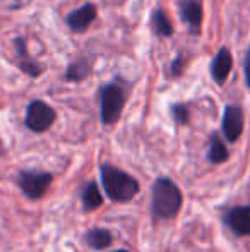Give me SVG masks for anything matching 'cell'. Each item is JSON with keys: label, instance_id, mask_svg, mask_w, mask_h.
<instances>
[{"label": "cell", "instance_id": "obj_1", "mask_svg": "<svg viewBox=\"0 0 250 252\" xmlns=\"http://www.w3.org/2000/svg\"><path fill=\"white\" fill-rule=\"evenodd\" d=\"M184 194L168 177H158L151 187V215L154 220H171L180 213Z\"/></svg>", "mask_w": 250, "mask_h": 252}, {"label": "cell", "instance_id": "obj_2", "mask_svg": "<svg viewBox=\"0 0 250 252\" xmlns=\"http://www.w3.org/2000/svg\"><path fill=\"white\" fill-rule=\"evenodd\" d=\"M101 186L107 196L115 202H129L139 194L140 184L136 177L120 170L111 163H103L100 166Z\"/></svg>", "mask_w": 250, "mask_h": 252}, {"label": "cell", "instance_id": "obj_3", "mask_svg": "<svg viewBox=\"0 0 250 252\" xmlns=\"http://www.w3.org/2000/svg\"><path fill=\"white\" fill-rule=\"evenodd\" d=\"M100 98V119L103 126H113L118 122L127 103V88L120 79L108 81L98 90Z\"/></svg>", "mask_w": 250, "mask_h": 252}, {"label": "cell", "instance_id": "obj_4", "mask_svg": "<svg viewBox=\"0 0 250 252\" xmlns=\"http://www.w3.org/2000/svg\"><path fill=\"white\" fill-rule=\"evenodd\" d=\"M54 182V175L43 170H21L17 175V186L21 192L31 201H38L47 194Z\"/></svg>", "mask_w": 250, "mask_h": 252}, {"label": "cell", "instance_id": "obj_5", "mask_svg": "<svg viewBox=\"0 0 250 252\" xmlns=\"http://www.w3.org/2000/svg\"><path fill=\"white\" fill-rule=\"evenodd\" d=\"M57 120V112L43 100H33L26 108L24 126L34 134L47 132Z\"/></svg>", "mask_w": 250, "mask_h": 252}, {"label": "cell", "instance_id": "obj_6", "mask_svg": "<svg viewBox=\"0 0 250 252\" xmlns=\"http://www.w3.org/2000/svg\"><path fill=\"white\" fill-rule=\"evenodd\" d=\"M221 220L237 237H250V204L226 209L221 215Z\"/></svg>", "mask_w": 250, "mask_h": 252}, {"label": "cell", "instance_id": "obj_7", "mask_svg": "<svg viewBox=\"0 0 250 252\" xmlns=\"http://www.w3.org/2000/svg\"><path fill=\"white\" fill-rule=\"evenodd\" d=\"M223 136L228 143H235L240 139L242 132H244V110L238 105H228L223 112Z\"/></svg>", "mask_w": 250, "mask_h": 252}, {"label": "cell", "instance_id": "obj_8", "mask_svg": "<svg viewBox=\"0 0 250 252\" xmlns=\"http://www.w3.org/2000/svg\"><path fill=\"white\" fill-rule=\"evenodd\" d=\"M178 12L180 19L189 26L190 33L199 34L204 17L202 0H178Z\"/></svg>", "mask_w": 250, "mask_h": 252}, {"label": "cell", "instance_id": "obj_9", "mask_svg": "<svg viewBox=\"0 0 250 252\" xmlns=\"http://www.w3.org/2000/svg\"><path fill=\"white\" fill-rule=\"evenodd\" d=\"M98 17V7L94 3H84L83 7L72 10L67 16V26L74 31V33H84L91 24L96 21Z\"/></svg>", "mask_w": 250, "mask_h": 252}, {"label": "cell", "instance_id": "obj_10", "mask_svg": "<svg viewBox=\"0 0 250 252\" xmlns=\"http://www.w3.org/2000/svg\"><path fill=\"white\" fill-rule=\"evenodd\" d=\"M231 69H233V57L228 48L221 47L216 52L213 62H211V77L214 79V83L223 86L226 83V79L230 77Z\"/></svg>", "mask_w": 250, "mask_h": 252}, {"label": "cell", "instance_id": "obj_11", "mask_svg": "<svg viewBox=\"0 0 250 252\" xmlns=\"http://www.w3.org/2000/svg\"><path fill=\"white\" fill-rule=\"evenodd\" d=\"M14 48H16L17 67H19L24 74H28L29 77H40L41 74H43V65L38 63L36 60L31 59L24 38H21V36L16 38V40H14Z\"/></svg>", "mask_w": 250, "mask_h": 252}, {"label": "cell", "instance_id": "obj_12", "mask_svg": "<svg viewBox=\"0 0 250 252\" xmlns=\"http://www.w3.org/2000/svg\"><path fill=\"white\" fill-rule=\"evenodd\" d=\"M84 242H86L91 249L103 251L111 246V242H113V233L107 228H101V226H94V228H89L84 233Z\"/></svg>", "mask_w": 250, "mask_h": 252}, {"label": "cell", "instance_id": "obj_13", "mask_svg": "<svg viewBox=\"0 0 250 252\" xmlns=\"http://www.w3.org/2000/svg\"><path fill=\"white\" fill-rule=\"evenodd\" d=\"M207 161L213 165H220V163L228 161L230 158V151H228L224 141L221 139L220 132H213L209 136V148H207Z\"/></svg>", "mask_w": 250, "mask_h": 252}, {"label": "cell", "instance_id": "obj_14", "mask_svg": "<svg viewBox=\"0 0 250 252\" xmlns=\"http://www.w3.org/2000/svg\"><path fill=\"white\" fill-rule=\"evenodd\" d=\"M81 201H83V209L86 213L94 211V209H98L103 204V196H101L100 187H98V184L94 180H89V182L83 186Z\"/></svg>", "mask_w": 250, "mask_h": 252}, {"label": "cell", "instance_id": "obj_15", "mask_svg": "<svg viewBox=\"0 0 250 252\" xmlns=\"http://www.w3.org/2000/svg\"><path fill=\"white\" fill-rule=\"evenodd\" d=\"M151 30L158 38H170L173 34V24H171L168 14L163 9H156L151 14Z\"/></svg>", "mask_w": 250, "mask_h": 252}, {"label": "cell", "instance_id": "obj_16", "mask_svg": "<svg viewBox=\"0 0 250 252\" xmlns=\"http://www.w3.org/2000/svg\"><path fill=\"white\" fill-rule=\"evenodd\" d=\"M89 70H91V62L84 59V57H81V59L74 60V62H70L67 65L65 79L70 81V83H81V81H84L89 76Z\"/></svg>", "mask_w": 250, "mask_h": 252}, {"label": "cell", "instance_id": "obj_17", "mask_svg": "<svg viewBox=\"0 0 250 252\" xmlns=\"http://www.w3.org/2000/svg\"><path fill=\"white\" fill-rule=\"evenodd\" d=\"M171 117L178 126H187L190 122V110L185 103H173L170 108Z\"/></svg>", "mask_w": 250, "mask_h": 252}, {"label": "cell", "instance_id": "obj_18", "mask_svg": "<svg viewBox=\"0 0 250 252\" xmlns=\"http://www.w3.org/2000/svg\"><path fill=\"white\" fill-rule=\"evenodd\" d=\"M182 72H184V57L177 55L170 65V74L173 77H178V76H182Z\"/></svg>", "mask_w": 250, "mask_h": 252}, {"label": "cell", "instance_id": "obj_19", "mask_svg": "<svg viewBox=\"0 0 250 252\" xmlns=\"http://www.w3.org/2000/svg\"><path fill=\"white\" fill-rule=\"evenodd\" d=\"M244 74H245V84L247 88H250V47L247 53H245V60H244Z\"/></svg>", "mask_w": 250, "mask_h": 252}, {"label": "cell", "instance_id": "obj_20", "mask_svg": "<svg viewBox=\"0 0 250 252\" xmlns=\"http://www.w3.org/2000/svg\"><path fill=\"white\" fill-rule=\"evenodd\" d=\"M5 153V148H3V143H2V139H0V156Z\"/></svg>", "mask_w": 250, "mask_h": 252}, {"label": "cell", "instance_id": "obj_21", "mask_svg": "<svg viewBox=\"0 0 250 252\" xmlns=\"http://www.w3.org/2000/svg\"><path fill=\"white\" fill-rule=\"evenodd\" d=\"M111 252H130V251H127V249H118V251H111Z\"/></svg>", "mask_w": 250, "mask_h": 252}]
</instances>
